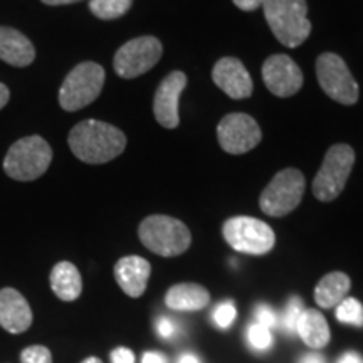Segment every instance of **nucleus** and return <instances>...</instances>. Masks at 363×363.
Returning <instances> with one entry per match:
<instances>
[{
  "label": "nucleus",
  "mask_w": 363,
  "mask_h": 363,
  "mask_svg": "<svg viewBox=\"0 0 363 363\" xmlns=\"http://www.w3.org/2000/svg\"><path fill=\"white\" fill-rule=\"evenodd\" d=\"M211 303V294L203 286L180 283L172 286L165 294V305L175 311H199Z\"/></svg>",
  "instance_id": "nucleus-18"
},
{
  "label": "nucleus",
  "mask_w": 363,
  "mask_h": 363,
  "mask_svg": "<svg viewBox=\"0 0 363 363\" xmlns=\"http://www.w3.org/2000/svg\"><path fill=\"white\" fill-rule=\"evenodd\" d=\"M81 363H103V362L99 360V358H96V357H89V358H86V360H83Z\"/></svg>",
  "instance_id": "nucleus-38"
},
{
  "label": "nucleus",
  "mask_w": 363,
  "mask_h": 363,
  "mask_svg": "<svg viewBox=\"0 0 363 363\" xmlns=\"http://www.w3.org/2000/svg\"><path fill=\"white\" fill-rule=\"evenodd\" d=\"M51 288L54 294L62 301H74L83 291L81 274L72 262H57L51 271Z\"/></svg>",
  "instance_id": "nucleus-21"
},
{
  "label": "nucleus",
  "mask_w": 363,
  "mask_h": 363,
  "mask_svg": "<svg viewBox=\"0 0 363 363\" xmlns=\"http://www.w3.org/2000/svg\"><path fill=\"white\" fill-rule=\"evenodd\" d=\"M222 234L234 251L251 254V256L267 254L276 244L274 230L266 222L247 216H238L225 220Z\"/></svg>",
  "instance_id": "nucleus-7"
},
{
  "label": "nucleus",
  "mask_w": 363,
  "mask_h": 363,
  "mask_svg": "<svg viewBox=\"0 0 363 363\" xmlns=\"http://www.w3.org/2000/svg\"><path fill=\"white\" fill-rule=\"evenodd\" d=\"M45 6H67V4L79 2V0H43Z\"/></svg>",
  "instance_id": "nucleus-36"
},
{
  "label": "nucleus",
  "mask_w": 363,
  "mask_h": 363,
  "mask_svg": "<svg viewBox=\"0 0 363 363\" xmlns=\"http://www.w3.org/2000/svg\"><path fill=\"white\" fill-rule=\"evenodd\" d=\"M185 86H187V76L182 71H172L158 86L153 99V113L158 123L165 128L174 130L180 123L179 101Z\"/></svg>",
  "instance_id": "nucleus-13"
},
{
  "label": "nucleus",
  "mask_w": 363,
  "mask_h": 363,
  "mask_svg": "<svg viewBox=\"0 0 363 363\" xmlns=\"http://www.w3.org/2000/svg\"><path fill=\"white\" fill-rule=\"evenodd\" d=\"M262 81L272 94L289 98L301 89L303 72L289 56L274 54L262 65Z\"/></svg>",
  "instance_id": "nucleus-12"
},
{
  "label": "nucleus",
  "mask_w": 363,
  "mask_h": 363,
  "mask_svg": "<svg viewBox=\"0 0 363 363\" xmlns=\"http://www.w3.org/2000/svg\"><path fill=\"white\" fill-rule=\"evenodd\" d=\"M133 0H89V11L101 21H115L125 16Z\"/></svg>",
  "instance_id": "nucleus-22"
},
{
  "label": "nucleus",
  "mask_w": 363,
  "mask_h": 363,
  "mask_svg": "<svg viewBox=\"0 0 363 363\" xmlns=\"http://www.w3.org/2000/svg\"><path fill=\"white\" fill-rule=\"evenodd\" d=\"M155 328H157V333L160 335V338H163V340L174 338V337H177V335H179V331H180L179 323H177L175 320H172V318H169V316L158 318Z\"/></svg>",
  "instance_id": "nucleus-29"
},
{
  "label": "nucleus",
  "mask_w": 363,
  "mask_h": 363,
  "mask_svg": "<svg viewBox=\"0 0 363 363\" xmlns=\"http://www.w3.org/2000/svg\"><path fill=\"white\" fill-rule=\"evenodd\" d=\"M355 163V152L350 145H333L323 158L313 180V194L318 201L331 202L343 192Z\"/></svg>",
  "instance_id": "nucleus-5"
},
{
  "label": "nucleus",
  "mask_w": 363,
  "mask_h": 363,
  "mask_svg": "<svg viewBox=\"0 0 363 363\" xmlns=\"http://www.w3.org/2000/svg\"><path fill=\"white\" fill-rule=\"evenodd\" d=\"M299 363H326V362H325V357L320 355V353H306V355L299 360Z\"/></svg>",
  "instance_id": "nucleus-33"
},
{
  "label": "nucleus",
  "mask_w": 363,
  "mask_h": 363,
  "mask_svg": "<svg viewBox=\"0 0 363 363\" xmlns=\"http://www.w3.org/2000/svg\"><path fill=\"white\" fill-rule=\"evenodd\" d=\"M338 363H363L362 358L355 352H347L345 355L340 358Z\"/></svg>",
  "instance_id": "nucleus-34"
},
{
  "label": "nucleus",
  "mask_w": 363,
  "mask_h": 363,
  "mask_svg": "<svg viewBox=\"0 0 363 363\" xmlns=\"http://www.w3.org/2000/svg\"><path fill=\"white\" fill-rule=\"evenodd\" d=\"M22 363H52V355L49 348L43 347V345H33L27 347L24 352L21 353Z\"/></svg>",
  "instance_id": "nucleus-27"
},
{
  "label": "nucleus",
  "mask_w": 363,
  "mask_h": 363,
  "mask_svg": "<svg viewBox=\"0 0 363 363\" xmlns=\"http://www.w3.org/2000/svg\"><path fill=\"white\" fill-rule=\"evenodd\" d=\"M212 318H214V323L219 326V328H229L235 320V305L233 301L220 303V305H217Z\"/></svg>",
  "instance_id": "nucleus-26"
},
{
  "label": "nucleus",
  "mask_w": 363,
  "mask_h": 363,
  "mask_svg": "<svg viewBox=\"0 0 363 363\" xmlns=\"http://www.w3.org/2000/svg\"><path fill=\"white\" fill-rule=\"evenodd\" d=\"M303 310H305V306H303L301 298L293 296L291 299H289L288 305H286V308H284L283 318H281V326H283V330L286 331V333H289V335L296 333L298 321H299V316H301Z\"/></svg>",
  "instance_id": "nucleus-25"
},
{
  "label": "nucleus",
  "mask_w": 363,
  "mask_h": 363,
  "mask_svg": "<svg viewBox=\"0 0 363 363\" xmlns=\"http://www.w3.org/2000/svg\"><path fill=\"white\" fill-rule=\"evenodd\" d=\"M33 325L29 303L13 288L0 289V326L9 333H22Z\"/></svg>",
  "instance_id": "nucleus-15"
},
{
  "label": "nucleus",
  "mask_w": 363,
  "mask_h": 363,
  "mask_svg": "<svg viewBox=\"0 0 363 363\" xmlns=\"http://www.w3.org/2000/svg\"><path fill=\"white\" fill-rule=\"evenodd\" d=\"M142 363H167V358L158 352H147L142 358Z\"/></svg>",
  "instance_id": "nucleus-32"
},
{
  "label": "nucleus",
  "mask_w": 363,
  "mask_h": 363,
  "mask_svg": "<svg viewBox=\"0 0 363 363\" xmlns=\"http://www.w3.org/2000/svg\"><path fill=\"white\" fill-rule=\"evenodd\" d=\"M337 318L345 325L363 326V305L355 298H345L342 303L337 306Z\"/></svg>",
  "instance_id": "nucleus-23"
},
{
  "label": "nucleus",
  "mask_w": 363,
  "mask_h": 363,
  "mask_svg": "<svg viewBox=\"0 0 363 363\" xmlns=\"http://www.w3.org/2000/svg\"><path fill=\"white\" fill-rule=\"evenodd\" d=\"M212 79L233 99H246L252 94V79L242 62L235 57H222L212 69Z\"/></svg>",
  "instance_id": "nucleus-14"
},
{
  "label": "nucleus",
  "mask_w": 363,
  "mask_h": 363,
  "mask_svg": "<svg viewBox=\"0 0 363 363\" xmlns=\"http://www.w3.org/2000/svg\"><path fill=\"white\" fill-rule=\"evenodd\" d=\"M254 321L262 326H266V328H269V330L276 328V326L279 325V320H278V315H276V311L272 310L271 306H266V305H259L256 308V313H254Z\"/></svg>",
  "instance_id": "nucleus-28"
},
{
  "label": "nucleus",
  "mask_w": 363,
  "mask_h": 363,
  "mask_svg": "<svg viewBox=\"0 0 363 363\" xmlns=\"http://www.w3.org/2000/svg\"><path fill=\"white\" fill-rule=\"evenodd\" d=\"M262 11L272 34L286 48H298L311 33L306 0H264Z\"/></svg>",
  "instance_id": "nucleus-2"
},
{
  "label": "nucleus",
  "mask_w": 363,
  "mask_h": 363,
  "mask_svg": "<svg viewBox=\"0 0 363 363\" xmlns=\"http://www.w3.org/2000/svg\"><path fill=\"white\" fill-rule=\"evenodd\" d=\"M163 45L153 35H142L121 45L115 54L116 74L125 79H133L152 69L160 61Z\"/></svg>",
  "instance_id": "nucleus-10"
},
{
  "label": "nucleus",
  "mask_w": 363,
  "mask_h": 363,
  "mask_svg": "<svg viewBox=\"0 0 363 363\" xmlns=\"http://www.w3.org/2000/svg\"><path fill=\"white\" fill-rule=\"evenodd\" d=\"M52 162V150L38 135L21 138L9 148L4 170L13 180L30 182L45 174Z\"/></svg>",
  "instance_id": "nucleus-4"
},
{
  "label": "nucleus",
  "mask_w": 363,
  "mask_h": 363,
  "mask_svg": "<svg viewBox=\"0 0 363 363\" xmlns=\"http://www.w3.org/2000/svg\"><path fill=\"white\" fill-rule=\"evenodd\" d=\"M152 266L145 257L125 256L116 262V283L130 298H140L147 289Z\"/></svg>",
  "instance_id": "nucleus-16"
},
{
  "label": "nucleus",
  "mask_w": 363,
  "mask_h": 363,
  "mask_svg": "<svg viewBox=\"0 0 363 363\" xmlns=\"http://www.w3.org/2000/svg\"><path fill=\"white\" fill-rule=\"evenodd\" d=\"M104 84V69L98 62H81L66 76L59 89V104L66 111H78L99 96Z\"/></svg>",
  "instance_id": "nucleus-6"
},
{
  "label": "nucleus",
  "mask_w": 363,
  "mask_h": 363,
  "mask_svg": "<svg viewBox=\"0 0 363 363\" xmlns=\"http://www.w3.org/2000/svg\"><path fill=\"white\" fill-rule=\"evenodd\" d=\"M138 235L148 251L163 257L180 256L192 242V235L184 222L162 214L147 217L138 227Z\"/></svg>",
  "instance_id": "nucleus-3"
},
{
  "label": "nucleus",
  "mask_w": 363,
  "mask_h": 363,
  "mask_svg": "<svg viewBox=\"0 0 363 363\" xmlns=\"http://www.w3.org/2000/svg\"><path fill=\"white\" fill-rule=\"evenodd\" d=\"M306 182L303 174L296 169H284L272 177L267 187L262 190L259 206L262 212L271 217H283L301 202Z\"/></svg>",
  "instance_id": "nucleus-8"
},
{
  "label": "nucleus",
  "mask_w": 363,
  "mask_h": 363,
  "mask_svg": "<svg viewBox=\"0 0 363 363\" xmlns=\"http://www.w3.org/2000/svg\"><path fill=\"white\" fill-rule=\"evenodd\" d=\"M9 98H11V91L4 83H0V110L9 103Z\"/></svg>",
  "instance_id": "nucleus-35"
},
{
  "label": "nucleus",
  "mask_w": 363,
  "mask_h": 363,
  "mask_svg": "<svg viewBox=\"0 0 363 363\" xmlns=\"http://www.w3.org/2000/svg\"><path fill=\"white\" fill-rule=\"evenodd\" d=\"M296 333L310 348H325L330 343V326L325 316L313 308H305L299 316Z\"/></svg>",
  "instance_id": "nucleus-19"
},
{
  "label": "nucleus",
  "mask_w": 363,
  "mask_h": 363,
  "mask_svg": "<svg viewBox=\"0 0 363 363\" xmlns=\"http://www.w3.org/2000/svg\"><path fill=\"white\" fill-rule=\"evenodd\" d=\"M35 49L27 35L12 27L0 26V59L16 67L33 65Z\"/></svg>",
  "instance_id": "nucleus-17"
},
{
  "label": "nucleus",
  "mask_w": 363,
  "mask_h": 363,
  "mask_svg": "<svg viewBox=\"0 0 363 363\" xmlns=\"http://www.w3.org/2000/svg\"><path fill=\"white\" fill-rule=\"evenodd\" d=\"M71 152L81 162L99 165L115 160L123 153L126 136L121 130L99 120H84L71 130L69 138Z\"/></svg>",
  "instance_id": "nucleus-1"
},
{
  "label": "nucleus",
  "mask_w": 363,
  "mask_h": 363,
  "mask_svg": "<svg viewBox=\"0 0 363 363\" xmlns=\"http://www.w3.org/2000/svg\"><path fill=\"white\" fill-rule=\"evenodd\" d=\"M179 363H201V362H199V358L195 357L194 353H184V355L179 358Z\"/></svg>",
  "instance_id": "nucleus-37"
},
{
  "label": "nucleus",
  "mask_w": 363,
  "mask_h": 363,
  "mask_svg": "<svg viewBox=\"0 0 363 363\" xmlns=\"http://www.w3.org/2000/svg\"><path fill=\"white\" fill-rule=\"evenodd\" d=\"M316 76L321 89L337 103L355 104L360 96L358 84L338 54L325 52L316 59Z\"/></svg>",
  "instance_id": "nucleus-9"
},
{
  "label": "nucleus",
  "mask_w": 363,
  "mask_h": 363,
  "mask_svg": "<svg viewBox=\"0 0 363 363\" xmlns=\"http://www.w3.org/2000/svg\"><path fill=\"white\" fill-rule=\"evenodd\" d=\"M217 138L224 152L242 155L259 145L262 133L257 121L246 113H230L217 126Z\"/></svg>",
  "instance_id": "nucleus-11"
},
{
  "label": "nucleus",
  "mask_w": 363,
  "mask_h": 363,
  "mask_svg": "<svg viewBox=\"0 0 363 363\" xmlns=\"http://www.w3.org/2000/svg\"><path fill=\"white\" fill-rule=\"evenodd\" d=\"M352 281L345 272L335 271L323 276L315 288V301L320 308H335L347 298Z\"/></svg>",
  "instance_id": "nucleus-20"
},
{
  "label": "nucleus",
  "mask_w": 363,
  "mask_h": 363,
  "mask_svg": "<svg viewBox=\"0 0 363 363\" xmlns=\"http://www.w3.org/2000/svg\"><path fill=\"white\" fill-rule=\"evenodd\" d=\"M235 4V7H239L240 11H246V12H252L256 9L262 7L264 0H233Z\"/></svg>",
  "instance_id": "nucleus-31"
},
{
  "label": "nucleus",
  "mask_w": 363,
  "mask_h": 363,
  "mask_svg": "<svg viewBox=\"0 0 363 363\" xmlns=\"http://www.w3.org/2000/svg\"><path fill=\"white\" fill-rule=\"evenodd\" d=\"M111 363H135V353L126 347H118L111 352Z\"/></svg>",
  "instance_id": "nucleus-30"
},
{
  "label": "nucleus",
  "mask_w": 363,
  "mask_h": 363,
  "mask_svg": "<svg viewBox=\"0 0 363 363\" xmlns=\"http://www.w3.org/2000/svg\"><path fill=\"white\" fill-rule=\"evenodd\" d=\"M246 337H247L249 347H251L252 350H257V352L269 350L272 342H274V340H272L271 330L259 323H256V321H252V323L247 326Z\"/></svg>",
  "instance_id": "nucleus-24"
}]
</instances>
